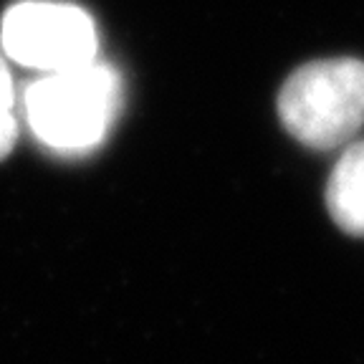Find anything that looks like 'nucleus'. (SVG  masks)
<instances>
[{
    "label": "nucleus",
    "mask_w": 364,
    "mask_h": 364,
    "mask_svg": "<svg viewBox=\"0 0 364 364\" xmlns=\"http://www.w3.org/2000/svg\"><path fill=\"white\" fill-rule=\"evenodd\" d=\"M26 117L46 147L86 152L107 136L122 109V81L97 58L51 71L26 91Z\"/></svg>",
    "instance_id": "f257e3e1"
},
{
    "label": "nucleus",
    "mask_w": 364,
    "mask_h": 364,
    "mask_svg": "<svg viewBox=\"0 0 364 364\" xmlns=\"http://www.w3.org/2000/svg\"><path fill=\"white\" fill-rule=\"evenodd\" d=\"M279 117L306 147L349 142L364 124V61L329 58L294 71L279 94Z\"/></svg>",
    "instance_id": "f03ea898"
},
{
    "label": "nucleus",
    "mask_w": 364,
    "mask_h": 364,
    "mask_svg": "<svg viewBox=\"0 0 364 364\" xmlns=\"http://www.w3.org/2000/svg\"><path fill=\"white\" fill-rule=\"evenodd\" d=\"M0 41L13 61L46 74L97 58V31L89 13L68 3H18L3 18Z\"/></svg>",
    "instance_id": "7ed1b4c3"
},
{
    "label": "nucleus",
    "mask_w": 364,
    "mask_h": 364,
    "mask_svg": "<svg viewBox=\"0 0 364 364\" xmlns=\"http://www.w3.org/2000/svg\"><path fill=\"white\" fill-rule=\"evenodd\" d=\"M326 205L334 223L349 235H364V142L341 154L326 185Z\"/></svg>",
    "instance_id": "20e7f679"
},
{
    "label": "nucleus",
    "mask_w": 364,
    "mask_h": 364,
    "mask_svg": "<svg viewBox=\"0 0 364 364\" xmlns=\"http://www.w3.org/2000/svg\"><path fill=\"white\" fill-rule=\"evenodd\" d=\"M18 139V119L13 109L0 112V159H6L11 154L13 144Z\"/></svg>",
    "instance_id": "39448f33"
},
{
    "label": "nucleus",
    "mask_w": 364,
    "mask_h": 364,
    "mask_svg": "<svg viewBox=\"0 0 364 364\" xmlns=\"http://www.w3.org/2000/svg\"><path fill=\"white\" fill-rule=\"evenodd\" d=\"M16 104V91H13V79L8 74L6 61H0V112L6 109H13Z\"/></svg>",
    "instance_id": "423d86ee"
}]
</instances>
